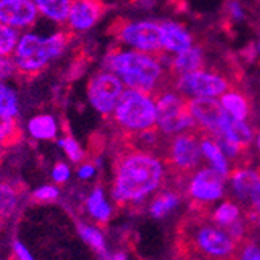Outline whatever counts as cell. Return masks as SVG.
<instances>
[{
  "mask_svg": "<svg viewBox=\"0 0 260 260\" xmlns=\"http://www.w3.org/2000/svg\"><path fill=\"white\" fill-rule=\"evenodd\" d=\"M19 31L16 28L7 27L0 23V56H11L17 41H19Z\"/></svg>",
  "mask_w": 260,
  "mask_h": 260,
  "instance_id": "28",
  "label": "cell"
},
{
  "mask_svg": "<svg viewBox=\"0 0 260 260\" xmlns=\"http://www.w3.org/2000/svg\"><path fill=\"white\" fill-rule=\"evenodd\" d=\"M0 114H5L10 117H17L19 114L17 93L5 81H0Z\"/></svg>",
  "mask_w": 260,
  "mask_h": 260,
  "instance_id": "26",
  "label": "cell"
},
{
  "mask_svg": "<svg viewBox=\"0 0 260 260\" xmlns=\"http://www.w3.org/2000/svg\"><path fill=\"white\" fill-rule=\"evenodd\" d=\"M16 74V66L11 56H0V81H5Z\"/></svg>",
  "mask_w": 260,
  "mask_h": 260,
  "instance_id": "32",
  "label": "cell"
},
{
  "mask_svg": "<svg viewBox=\"0 0 260 260\" xmlns=\"http://www.w3.org/2000/svg\"><path fill=\"white\" fill-rule=\"evenodd\" d=\"M224 176L215 169H198L185 182V195L192 201V210L207 212V204L220 200L224 193Z\"/></svg>",
  "mask_w": 260,
  "mask_h": 260,
  "instance_id": "8",
  "label": "cell"
},
{
  "mask_svg": "<svg viewBox=\"0 0 260 260\" xmlns=\"http://www.w3.org/2000/svg\"><path fill=\"white\" fill-rule=\"evenodd\" d=\"M22 139V129L16 117L0 114V147H13Z\"/></svg>",
  "mask_w": 260,
  "mask_h": 260,
  "instance_id": "24",
  "label": "cell"
},
{
  "mask_svg": "<svg viewBox=\"0 0 260 260\" xmlns=\"http://www.w3.org/2000/svg\"><path fill=\"white\" fill-rule=\"evenodd\" d=\"M201 133L200 129H192L175 134L165 147L160 157L164 164L169 165L170 176H175L176 181L188 179L195 170H198L203 151H201Z\"/></svg>",
  "mask_w": 260,
  "mask_h": 260,
  "instance_id": "5",
  "label": "cell"
},
{
  "mask_svg": "<svg viewBox=\"0 0 260 260\" xmlns=\"http://www.w3.org/2000/svg\"><path fill=\"white\" fill-rule=\"evenodd\" d=\"M114 35L122 45L133 50L159 55L162 52L160 22L125 20L114 28Z\"/></svg>",
  "mask_w": 260,
  "mask_h": 260,
  "instance_id": "7",
  "label": "cell"
},
{
  "mask_svg": "<svg viewBox=\"0 0 260 260\" xmlns=\"http://www.w3.org/2000/svg\"><path fill=\"white\" fill-rule=\"evenodd\" d=\"M78 231H80V235L84 239V242L87 245H90L102 257H106L105 237H103V234L97 228H92V226H87V224H81L80 223L78 224Z\"/></svg>",
  "mask_w": 260,
  "mask_h": 260,
  "instance_id": "27",
  "label": "cell"
},
{
  "mask_svg": "<svg viewBox=\"0 0 260 260\" xmlns=\"http://www.w3.org/2000/svg\"><path fill=\"white\" fill-rule=\"evenodd\" d=\"M160 36H162V52L164 53H181L193 45V38L181 23L173 20L160 22Z\"/></svg>",
  "mask_w": 260,
  "mask_h": 260,
  "instance_id": "14",
  "label": "cell"
},
{
  "mask_svg": "<svg viewBox=\"0 0 260 260\" xmlns=\"http://www.w3.org/2000/svg\"><path fill=\"white\" fill-rule=\"evenodd\" d=\"M0 223H2V221H0Z\"/></svg>",
  "mask_w": 260,
  "mask_h": 260,
  "instance_id": "42",
  "label": "cell"
},
{
  "mask_svg": "<svg viewBox=\"0 0 260 260\" xmlns=\"http://www.w3.org/2000/svg\"><path fill=\"white\" fill-rule=\"evenodd\" d=\"M86 206H87L89 214L95 218L100 224H106L109 221V218L112 215V209H111L109 203L106 201L105 192H103V188L100 185L95 187L90 192V195L87 197Z\"/></svg>",
  "mask_w": 260,
  "mask_h": 260,
  "instance_id": "21",
  "label": "cell"
},
{
  "mask_svg": "<svg viewBox=\"0 0 260 260\" xmlns=\"http://www.w3.org/2000/svg\"><path fill=\"white\" fill-rule=\"evenodd\" d=\"M93 175H95V165L90 164V162L83 164L81 167H80V170H78V176H80L81 179H89V178H92Z\"/></svg>",
  "mask_w": 260,
  "mask_h": 260,
  "instance_id": "35",
  "label": "cell"
},
{
  "mask_svg": "<svg viewBox=\"0 0 260 260\" xmlns=\"http://www.w3.org/2000/svg\"><path fill=\"white\" fill-rule=\"evenodd\" d=\"M2 156H4L2 154V147H0V164H2Z\"/></svg>",
  "mask_w": 260,
  "mask_h": 260,
  "instance_id": "39",
  "label": "cell"
},
{
  "mask_svg": "<svg viewBox=\"0 0 260 260\" xmlns=\"http://www.w3.org/2000/svg\"><path fill=\"white\" fill-rule=\"evenodd\" d=\"M257 148L260 150V131H258V134H257Z\"/></svg>",
  "mask_w": 260,
  "mask_h": 260,
  "instance_id": "38",
  "label": "cell"
},
{
  "mask_svg": "<svg viewBox=\"0 0 260 260\" xmlns=\"http://www.w3.org/2000/svg\"><path fill=\"white\" fill-rule=\"evenodd\" d=\"M175 90H178L184 97H207V99H217L226 90L231 89L229 80L218 74L212 72V70H195V72H188L178 75L175 80Z\"/></svg>",
  "mask_w": 260,
  "mask_h": 260,
  "instance_id": "9",
  "label": "cell"
},
{
  "mask_svg": "<svg viewBox=\"0 0 260 260\" xmlns=\"http://www.w3.org/2000/svg\"><path fill=\"white\" fill-rule=\"evenodd\" d=\"M187 109L195 119L198 128L203 133L210 134L212 137L218 136L228 117V112L223 109L220 100L207 97L187 99Z\"/></svg>",
  "mask_w": 260,
  "mask_h": 260,
  "instance_id": "11",
  "label": "cell"
},
{
  "mask_svg": "<svg viewBox=\"0 0 260 260\" xmlns=\"http://www.w3.org/2000/svg\"><path fill=\"white\" fill-rule=\"evenodd\" d=\"M232 260H260V246L248 239L237 245Z\"/></svg>",
  "mask_w": 260,
  "mask_h": 260,
  "instance_id": "30",
  "label": "cell"
},
{
  "mask_svg": "<svg viewBox=\"0 0 260 260\" xmlns=\"http://www.w3.org/2000/svg\"><path fill=\"white\" fill-rule=\"evenodd\" d=\"M229 13H231V16H232L235 20H242V19L245 17L243 8H242V5H240L239 2H232V4L229 5Z\"/></svg>",
  "mask_w": 260,
  "mask_h": 260,
  "instance_id": "36",
  "label": "cell"
},
{
  "mask_svg": "<svg viewBox=\"0 0 260 260\" xmlns=\"http://www.w3.org/2000/svg\"><path fill=\"white\" fill-rule=\"evenodd\" d=\"M39 14L55 23H66L72 0H33Z\"/></svg>",
  "mask_w": 260,
  "mask_h": 260,
  "instance_id": "20",
  "label": "cell"
},
{
  "mask_svg": "<svg viewBox=\"0 0 260 260\" xmlns=\"http://www.w3.org/2000/svg\"><path fill=\"white\" fill-rule=\"evenodd\" d=\"M240 217H242L240 207L237 204H234L232 201H226L210 215V220L214 221L217 226L224 229L229 224H232L234 221H237Z\"/></svg>",
  "mask_w": 260,
  "mask_h": 260,
  "instance_id": "25",
  "label": "cell"
},
{
  "mask_svg": "<svg viewBox=\"0 0 260 260\" xmlns=\"http://www.w3.org/2000/svg\"><path fill=\"white\" fill-rule=\"evenodd\" d=\"M105 69L120 78L129 89L157 93L165 84V67L159 55L133 49H114L105 58Z\"/></svg>",
  "mask_w": 260,
  "mask_h": 260,
  "instance_id": "2",
  "label": "cell"
},
{
  "mask_svg": "<svg viewBox=\"0 0 260 260\" xmlns=\"http://www.w3.org/2000/svg\"><path fill=\"white\" fill-rule=\"evenodd\" d=\"M220 103H221L223 109L231 117H234V119L246 120L251 114L248 99L239 90H232V89L226 90L223 95H220Z\"/></svg>",
  "mask_w": 260,
  "mask_h": 260,
  "instance_id": "18",
  "label": "cell"
},
{
  "mask_svg": "<svg viewBox=\"0 0 260 260\" xmlns=\"http://www.w3.org/2000/svg\"><path fill=\"white\" fill-rule=\"evenodd\" d=\"M70 41H72L70 30L56 31L49 36L33 31L20 35L11 55L16 66V74L22 77H35L41 74L53 59L66 52Z\"/></svg>",
  "mask_w": 260,
  "mask_h": 260,
  "instance_id": "3",
  "label": "cell"
},
{
  "mask_svg": "<svg viewBox=\"0 0 260 260\" xmlns=\"http://www.w3.org/2000/svg\"><path fill=\"white\" fill-rule=\"evenodd\" d=\"M215 137H224V139L234 142V144H239L240 147H243L246 150L254 139V131H252L251 125L246 123V120L234 119V117H231L228 114L218 136H215Z\"/></svg>",
  "mask_w": 260,
  "mask_h": 260,
  "instance_id": "16",
  "label": "cell"
},
{
  "mask_svg": "<svg viewBox=\"0 0 260 260\" xmlns=\"http://www.w3.org/2000/svg\"><path fill=\"white\" fill-rule=\"evenodd\" d=\"M22 187L13 182H0V221L8 218L16 210Z\"/></svg>",
  "mask_w": 260,
  "mask_h": 260,
  "instance_id": "22",
  "label": "cell"
},
{
  "mask_svg": "<svg viewBox=\"0 0 260 260\" xmlns=\"http://www.w3.org/2000/svg\"><path fill=\"white\" fill-rule=\"evenodd\" d=\"M106 260H126V255L125 252H117L112 257H106Z\"/></svg>",
  "mask_w": 260,
  "mask_h": 260,
  "instance_id": "37",
  "label": "cell"
},
{
  "mask_svg": "<svg viewBox=\"0 0 260 260\" xmlns=\"http://www.w3.org/2000/svg\"><path fill=\"white\" fill-rule=\"evenodd\" d=\"M200 129V128H198ZM201 133V151H203V156L210 162L212 169H215L221 176H229V160L228 157L224 156V153L221 151V148L218 147V144L215 142V139L212 137L210 134L207 133Z\"/></svg>",
  "mask_w": 260,
  "mask_h": 260,
  "instance_id": "17",
  "label": "cell"
},
{
  "mask_svg": "<svg viewBox=\"0 0 260 260\" xmlns=\"http://www.w3.org/2000/svg\"><path fill=\"white\" fill-rule=\"evenodd\" d=\"M125 84L120 78L109 70H102L95 74L87 83V100L99 114L103 117L112 115L117 103H119Z\"/></svg>",
  "mask_w": 260,
  "mask_h": 260,
  "instance_id": "10",
  "label": "cell"
},
{
  "mask_svg": "<svg viewBox=\"0 0 260 260\" xmlns=\"http://www.w3.org/2000/svg\"><path fill=\"white\" fill-rule=\"evenodd\" d=\"M204 67V53L200 47L192 45L190 49H187L181 53H176L169 66V70L172 77H178L182 74L195 72Z\"/></svg>",
  "mask_w": 260,
  "mask_h": 260,
  "instance_id": "15",
  "label": "cell"
},
{
  "mask_svg": "<svg viewBox=\"0 0 260 260\" xmlns=\"http://www.w3.org/2000/svg\"><path fill=\"white\" fill-rule=\"evenodd\" d=\"M157 122L156 128L165 136L197 129L198 125L187 109V97L178 90H159L154 93Z\"/></svg>",
  "mask_w": 260,
  "mask_h": 260,
  "instance_id": "6",
  "label": "cell"
},
{
  "mask_svg": "<svg viewBox=\"0 0 260 260\" xmlns=\"http://www.w3.org/2000/svg\"><path fill=\"white\" fill-rule=\"evenodd\" d=\"M27 131L36 140H52L58 136V123L53 115L41 114L30 119L27 123Z\"/></svg>",
  "mask_w": 260,
  "mask_h": 260,
  "instance_id": "19",
  "label": "cell"
},
{
  "mask_svg": "<svg viewBox=\"0 0 260 260\" xmlns=\"http://www.w3.org/2000/svg\"><path fill=\"white\" fill-rule=\"evenodd\" d=\"M258 55H260V42H258Z\"/></svg>",
  "mask_w": 260,
  "mask_h": 260,
  "instance_id": "40",
  "label": "cell"
},
{
  "mask_svg": "<svg viewBox=\"0 0 260 260\" xmlns=\"http://www.w3.org/2000/svg\"><path fill=\"white\" fill-rule=\"evenodd\" d=\"M58 145L64 150V153L67 154V157L78 164V162H83L84 157H86V153L84 150L81 148V145L78 144V142L72 137V136H64L58 140Z\"/></svg>",
  "mask_w": 260,
  "mask_h": 260,
  "instance_id": "29",
  "label": "cell"
},
{
  "mask_svg": "<svg viewBox=\"0 0 260 260\" xmlns=\"http://www.w3.org/2000/svg\"><path fill=\"white\" fill-rule=\"evenodd\" d=\"M181 201V193L179 190H173V188H169V190H164L160 193H157L150 206V214L156 218H162L179 204Z\"/></svg>",
  "mask_w": 260,
  "mask_h": 260,
  "instance_id": "23",
  "label": "cell"
},
{
  "mask_svg": "<svg viewBox=\"0 0 260 260\" xmlns=\"http://www.w3.org/2000/svg\"><path fill=\"white\" fill-rule=\"evenodd\" d=\"M13 251H14V255H16L17 260H33V257L30 255L28 249L23 246L20 242H17V240L13 243Z\"/></svg>",
  "mask_w": 260,
  "mask_h": 260,
  "instance_id": "34",
  "label": "cell"
},
{
  "mask_svg": "<svg viewBox=\"0 0 260 260\" xmlns=\"http://www.w3.org/2000/svg\"><path fill=\"white\" fill-rule=\"evenodd\" d=\"M69 176H70V169L62 162H58L52 170V178L56 184H64L69 179Z\"/></svg>",
  "mask_w": 260,
  "mask_h": 260,
  "instance_id": "33",
  "label": "cell"
},
{
  "mask_svg": "<svg viewBox=\"0 0 260 260\" xmlns=\"http://www.w3.org/2000/svg\"><path fill=\"white\" fill-rule=\"evenodd\" d=\"M257 173H258V176H260V170H258V172H257Z\"/></svg>",
  "mask_w": 260,
  "mask_h": 260,
  "instance_id": "41",
  "label": "cell"
},
{
  "mask_svg": "<svg viewBox=\"0 0 260 260\" xmlns=\"http://www.w3.org/2000/svg\"><path fill=\"white\" fill-rule=\"evenodd\" d=\"M59 197V190L56 185H42L38 190L33 192V198L39 203H49L55 201Z\"/></svg>",
  "mask_w": 260,
  "mask_h": 260,
  "instance_id": "31",
  "label": "cell"
},
{
  "mask_svg": "<svg viewBox=\"0 0 260 260\" xmlns=\"http://www.w3.org/2000/svg\"><path fill=\"white\" fill-rule=\"evenodd\" d=\"M105 13V5L102 0H72L70 5L67 27L70 31H87L97 25Z\"/></svg>",
  "mask_w": 260,
  "mask_h": 260,
  "instance_id": "13",
  "label": "cell"
},
{
  "mask_svg": "<svg viewBox=\"0 0 260 260\" xmlns=\"http://www.w3.org/2000/svg\"><path fill=\"white\" fill-rule=\"evenodd\" d=\"M112 197L119 206H137L165 182V165L159 154L134 148H125L114 159Z\"/></svg>",
  "mask_w": 260,
  "mask_h": 260,
  "instance_id": "1",
  "label": "cell"
},
{
  "mask_svg": "<svg viewBox=\"0 0 260 260\" xmlns=\"http://www.w3.org/2000/svg\"><path fill=\"white\" fill-rule=\"evenodd\" d=\"M38 8L33 0H0V23L20 30L35 25Z\"/></svg>",
  "mask_w": 260,
  "mask_h": 260,
  "instance_id": "12",
  "label": "cell"
},
{
  "mask_svg": "<svg viewBox=\"0 0 260 260\" xmlns=\"http://www.w3.org/2000/svg\"><path fill=\"white\" fill-rule=\"evenodd\" d=\"M112 119L125 136L154 129L157 122L154 95L137 89L123 90L112 112Z\"/></svg>",
  "mask_w": 260,
  "mask_h": 260,
  "instance_id": "4",
  "label": "cell"
}]
</instances>
